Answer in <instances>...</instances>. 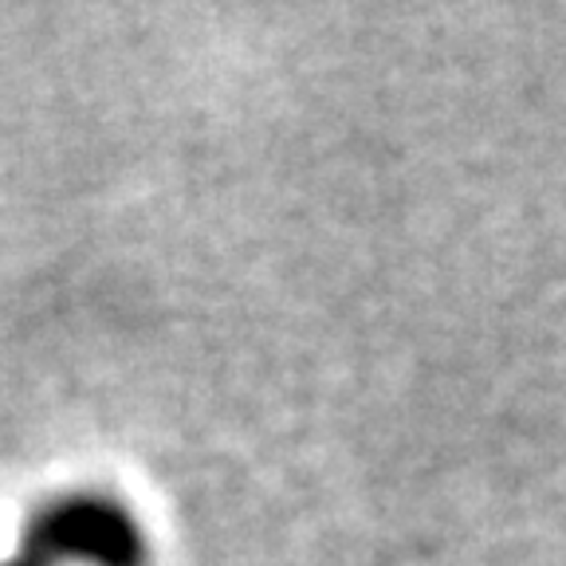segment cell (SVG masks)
Here are the masks:
<instances>
[{"label": "cell", "mask_w": 566, "mask_h": 566, "mask_svg": "<svg viewBox=\"0 0 566 566\" xmlns=\"http://www.w3.org/2000/svg\"><path fill=\"white\" fill-rule=\"evenodd\" d=\"M4 566H40V563H32V558L24 555V558H12V563H4Z\"/></svg>", "instance_id": "7a4b0ae2"}, {"label": "cell", "mask_w": 566, "mask_h": 566, "mask_svg": "<svg viewBox=\"0 0 566 566\" xmlns=\"http://www.w3.org/2000/svg\"><path fill=\"white\" fill-rule=\"evenodd\" d=\"M28 558L40 566H146V539L134 515L115 500L71 495L32 520Z\"/></svg>", "instance_id": "6da1fadb"}]
</instances>
